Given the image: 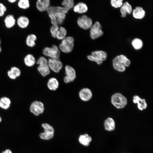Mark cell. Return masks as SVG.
<instances>
[{
  "mask_svg": "<svg viewBox=\"0 0 153 153\" xmlns=\"http://www.w3.org/2000/svg\"><path fill=\"white\" fill-rule=\"evenodd\" d=\"M59 86V82L55 78L52 77L50 78L47 82V86L48 88L51 90H56L58 88Z\"/></svg>",
  "mask_w": 153,
  "mask_h": 153,
  "instance_id": "cell-25",
  "label": "cell"
},
{
  "mask_svg": "<svg viewBox=\"0 0 153 153\" xmlns=\"http://www.w3.org/2000/svg\"><path fill=\"white\" fill-rule=\"evenodd\" d=\"M74 39L71 36L66 37L62 40L59 44L60 50L63 53H68L73 50L74 46Z\"/></svg>",
  "mask_w": 153,
  "mask_h": 153,
  "instance_id": "cell-2",
  "label": "cell"
},
{
  "mask_svg": "<svg viewBox=\"0 0 153 153\" xmlns=\"http://www.w3.org/2000/svg\"><path fill=\"white\" fill-rule=\"evenodd\" d=\"M8 1L11 3H14L17 1L18 0H7Z\"/></svg>",
  "mask_w": 153,
  "mask_h": 153,
  "instance_id": "cell-39",
  "label": "cell"
},
{
  "mask_svg": "<svg viewBox=\"0 0 153 153\" xmlns=\"http://www.w3.org/2000/svg\"><path fill=\"white\" fill-rule=\"evenodd\" d=\"M63 7L68 12L71 9L73 8L74 4V0H63L61 3Z\"/></svg>",
  "mask_w": 153,
  "mask_h": 153,
  "instance_id": "cell-30",
  "label": "cell"
},
{
  "mask_svg": "<svg viewBox=\"0 0 153 153\" xmlns=\"http://www.w3.org/2000/svg\"><path fill=\"white\" fill-rule=\"evenodd\" d=\"M131 63L130 60L124 55H121L115 57L113 60V66L116 70L123 72L126 67L129 66Z\"/></svg>",
  "mask_w": 153,
  "mask_h": 153,
  "instance_id": "cell-1",
  "label": "cell"
},
{
  "mask_svg": "<svg viewBox=\"0 0 153 153\" xmlns=\"http://www.w3.org/2000/svg\"><path fill=\"white\" fill-rule=\"evenodd\" d=\"M79 96L82 101H87L92 98V94L91 90L88 88H84L80 91Z\"/></svg>",
  "mask_w": 153,
  "mask_h": 153,
  "instance_id": "cell-12",
  "label": "cell"
},
{
  "mask_svg": "<svg viewBox=\"0 0 153 153\" xmlns=\"http://www.w3.org/2000/svg\"><path fill=\"white\" fill-rule=\"evenodd\" d=\"M91 55L99 60L102 61L105 60L107 57V53L103 51L97 50L93 51Z\"/></svg>",
  "mask_w": 153,
  "mask_h": 153,
  "instance_id": "cell-28",
  "label": "cell"
},
{
  "mask_svg": "<svg viewBox=\"0 0 153 153\" xmlns=\"http://www.w3.org/2000/svg\"><path fill=\"white\" fill-rule=\"evenodd\" d=\"M77 24L81 28L84 30L90 29L93 25L92 19L86 15L79 16L77 20Z\"/></svg>",
  "mask_w": 153,
  "mask_h": 153,
  "instance_id": "cell-8",
  "label": "cell"
},
{
  "mask_svg": "<svg viewBox=\"0 0 153 153\" xmlns=\"http://www.w3.org/2000/svg\"><path fill=\"white\" fill-rule=\"evenodd\" d=\"M16 22L18 26L20 28L25 29L28 26L29 20L27 17L25 16H21L18 18Z\"/></svg>",
  "mask_w": 153,
  "mask_h": 153,
  "instance_id": "cell-19",
  "label": "cell"
},
{
  "mask_svg": "<svg viewBox=\"0 0 153 153\" xmlns=\"http://www.w3.org/2000/svg\"><path fill=\"white\" fill-rule=\"evenodd\" d=\"M4 23L5 27L7 28L10 29L13 27L16 23V19L12 14L7 15L4 20Z\"/></svg>",
  "mask_w": 153,
  "mask_h": 153,
  "instance_id": "cell-20",
  "label": "cell"
},
{
  "mask_svg": "<svg viewBox=\"0 0 153 153\" xmlns=\"http://www.w3.org/2000/svg\"><path fill=\"white\" fill-rule=\"evenodd\" d=\"M48 14L51 13H54L57 12H60L67 14L68 12L62 6H50L47 10Z\"/></svg>",
  "mask_w": 153,
  "mask_h": 153,
  "instance_id": "cell-27",
  "label": "cell"
},
{
  "mask_svg": "<svg viewBox=\"0 0 153 153\" xmlns=\"http://www.w3.org/2000/svg\"><path fill=\"white\" fill-rule=\"evenodd\" d=\"M88 59L90 60L96 62L98 64H101L103 61L99 60L91 55H88L87 56Z\"/></svg>",
  "mask_w": 153,
  "mask_h": 153,
  "instance_id": "cell-37",
  "label": "cell"
},
{
  "mask_svg": "<svg viewBox=\"0 0 153 153\" xmlns=\"http://www.w3.org/2000/svg\"><path fill=\"white\" fill-rule=\"evenodd\" d=\"M67 31L66 29L62 26L59 27L56 38L58 40H62L66 36Z\"/></svg>",
  "mask_w": 153,
  "mask_h": 153,
  "instance_id": "cell-31",
  "label": "cell"
},
{
  "mask_svg": "<svg viewBox=\"0 0 153 153\" xmlns=\"http://www.w3.org/2000/svg\"><path fill=\"white\" fill-rule=\"evenodd\" d=\"M37 37L34 34H31L28 35L26 37V43L27 45L30 47H33L36 45L35 41Z\"/></svg>",
  "mask_w": 153,
  "mask_h": 153,
  "instance_id": "cell-26",
  "label": "cell"
},
{
  "mask_svg": "<svg viewBox=\"0 0 153 153\" xmlns=\"http://www.w3.org/2000/svg\"><path fill=\"white\" fill-rule=\"evenodd\" d=\"M103 34L100 23L98 22H96L90 28V34L91 38L93 39H96Z\"/></svg>",
  "mask_w": 153,
  "mask_h": 153,
  "instance_id": "cell-10",
  "label": "cell"
},
{
  "mask_svg": "<svg viewBox=\"0 0 153 153\" xmlns=\"http://www.w3.org/2000/svg\"><path fill=\"white\" fill-rule=\"evenodd\" d=\"M21 70L18 67L13 66L7 71V75L10 78L14 80L21 75Z\"/></svg>",
  "mask_w": 153,
  "mask_h": 153,
  "instance_id": "cell-18",
  "label": "cell"
},
{
  "mask_svg": "<svg viewBox=\"0 0 153 153\" xmlns=\"http://www.w3.org/2000/svg\"><path fill=\"white\" fill-rule=\"evenodd\" d=\"M42 53L49 58L58 59L60 56V50L56 45L53 44L51 47H46L43 50Z\"/></svg>",
  "mask_w": 153,
  "mask_h": 153,
  "instance_id": "cell-5",
  "label": "cell"
},
{
  "mask_svg": "<svg viewBox=\"0 0 153 153\" xmlns=\"http://www.w3.org/2000/svg\"><path fill=\"white\" fill-rule=\"evenodd\" d=\"M123 0H110L111 6L116 8H120L124 3Z\"/></svg>",
  "mask_w": 153,
  "mask_h": 153,
  "instance_id": "cell-34",
  "label": "cell"
},
{
  "mask_svg": "<svg viewBox=\"0 0 153 153\" xmlns=\"http://www.w3.org/2000/svg\"><path fill=\"white\" fill-rule=\"evenodd\" d=\"M50 0H37L36 3V8L41 12L47 11L50 6Z\"/></svg>",
  "mask_w": 153,
  "mask_h": 153,
  "instance_id": "cell-13",
  "label": "cell"
},
{
  "mask_svg": "<svg viewBox=\"0 0 153 153\" xmlns=\"http://www.w3.org/2000/svg\"><path fill=\"white\" fill-rule=\"evenodd\" d=\"M1 153H12V152L10 149H7L2 151Z\"/></svg>",
  "mask_w": 153,
  "mask_h": 153,
  "instance_id": "cell-38",
  "label": "cell"
},
{
  "mask_svg": "<svg viewBox=\"0 0 153 153\" xmlns=\"http://www.w3.org/2000/svg\"><path fill=\"white\" fill-rule=\"evenodd\" d=\"M24 61L25 65L29 67L33 66L35 64L36 61L34 56L30 54L25 56L24 58Z\"/></svg>",
  "mask_w": 153,
  "mask_h": 153,
  "instance_id": "cell-22",
  "label": "cell"
},
{
  "mask_svg": "<svg viewBox=\"0 0 153 153\" xmlns=\"http://www.w3.org/2000/svg\"><path fill=\"white\" fill-rule=\"evenodd\" d=\"M131 44L134 48L136 50L141 49L143 46L142 41L138 38H135L133 39L132 41Z\"/></svg>",
  "mask_w": 153,
  "mask_h": 153,
  "instance_id": "cell-33",
  "label": "cell"
},
{
  "mask_svg": "<svg viewBox=\"0 0 153 153\" xmlns=\"http://www.w3.org/2000/svg\"><path fill=\"white\" fill-rule=\"evenodd\" d=\"M133 102L135 104H137L138 109L141 110L146 109L147 105L144 99H142L138 96L135 95L133 97Z\"/></svg>",
  "mask_w": 153,
  "mask_h": 153,
  "instance_id": "cell-16",
  "label": "cell"
},
{
  "mask_svg": "<svg viewBox=\"0 0 153 153\" xmlns=\"http://www.w3.org/2000/svg\"><path fill=\"white\" fill-rule=\"evenodd\" d=\"M73 9L76 13L83 14L86 13L88 10V7L87 5L83 2H80L75 5Z\"/></svg>",
  "mask_w": 153,
  "mask_h": 153,
  "instance_id": "cell-17",
  "label": "cell"
},
{
  "mask_svg": "<svg viewBox=\"0 0 153 153\" xmlns=\"http://www.w3.org/2000/svg\"><path fill=\"white\" fill-rule=\"evenodd\" d=\"M18 7L23 10L29 8L30 7L29 0H18L17 3Z\"/></svg>",
  "mask_w": 153,
  "mask_h": 153,
  "instance_id": "cell-32",
  "label": "cell"
},
{
  "mask_svg": "<svg viewBox=\"0 0 153 153\" xmlns=\"http://www.w3.org/2000/svg\"><path fill=\"white\" fill-rule=\"evenodd\" d=\"M11 101L8 97L3 96L0 98V107L4 110H8L10 107Z\"/></svg>",
  "mask_w": 153,
  "mask_h": 153,
  "instance_id": "cell-23",
  "label": "cell"
},
{
  "mask_svg": "<svg viewBox=\"0 0 153 153\" xmlns=\"http://www.w3.org/2000/svg\"><path fill=\"white\" fill-rule=\"evenodd\" d=\"M65 76L63 78L64 82L66 83L73 81L76 77V72L72 67L67 65L65 67Z\"/></svg>",
  "mask_w": 153,
  "mask_h": 153,
  "instance_id": "cell-9",
  "label": "cell"
},
{
  "mask_svg": "<svg viewBox=\"0 0 153 153\" xmlns=\"http://www.w3.org/2000/svg\"><path fill=\"white\" fill-rule=\"evenodd\" d=\"M112 104L117 109H122L124 108L127 104L126 98L120 93H116L111 97Z\"/></svg>",
  "mask_w": 153,
  "mask_h": 153,
  "instance_id": "cell-3",
  "label": "cell"
},
{
  "mask_svg": "<svg viewBox=\"0 0 153 153\" xmlns=\"http://www.w3.org/2000/svg\"><path fill=\"white\" fill-rule=\"evenodd\" d=\"M132 13L135 18L142 19L145 16L146 12L142 7L137 6L133 9Z\"/></svg>",
  "mask_w": 153,
  "mask_h": 153,
  "instance_id": "cell-15",
  "label": "cell"
},
{
  "mask_svg": "<svg viewBox=\"0 0 153 153\" xmlns=\"http://www.w3.org/2000/svg\"><path fill=\"white\" fill-rule=\"evenodd\" d=\"M48 60L50 69L56 73L59 72L63 67L62 63L59 59L49 58Z\"/></svg>",
  "mask_w": 153,
  "mask_h": 153,
  "instance_id": "cell-11",
  "label": "cell"
},
{
  "mask_svg": "<svg viewBox=\"0 0 153 153\" xmlns=\"http://www.w3.org/2000/svg\"><path fill=\"white\" fill-rule=\"evenodd\" d=\"M2 119L1 117L0 116V123L2 121Z\"/></svg>",
  "mask_w": 153,
  "mask_h": 153,
  "instance_id": "cell-41",
  "label": "cell"
},
{
  "mask_svg": "<svg viewBox=\"0 0 153 153\" xmlns=\"http://www.w3.org/2000/svg\"><path fill=\"white\" fill-rule=\"evenodd\" d=\"M39 66L37 69L41 75L45 77L50 73V69L48 65V60L43 56L39 58L36 61Z\"/></svg>",
  "mask_w": 153,
  "mask_h": 153,
  "instance_id": "cell-4",
  "label": "cell"
},
{
  "mask_svg": "<svg viewBox=\"0 0 153 153\" xmlns=\"http://www.w3.org/2000/svg\"><path fill=\"white\" fill-rule=\"evenodd\" d=\"M7 11V8L2 3L0 2V17L4 16Z\"/></svg>",
  "mask_w": 153,
  "mask_h": 153,
  "instance_id": "cell-36",
  "label": "cell"
},
{
  "mask_svg": "<svg viewBox=\"0 0 153 153\" xmlns=\"http://www.w3.org/2000/svg\"><path fill=\"white\" fill-rule=\"evenodd\" d=\"M58 25H52L50 28V32L52 36L54 38H56V35L59 28Z\"/></svg>",
  "mask_w": 153,
  "mask_h": 153,
  "instance_id": "cell-35",
  "label": "cell"
},
{
  "mask_svg": "<svg viewBox=\"0 0 153 153\" xmlns=\"http://www.w3.org/2000/svg\"><path fill=\"white\" fill-rule=\"evenodd\" d=\"M41 126L44 129V132L39 134L40 139L44 140H48L52 138L54 132L53 128L47 123L42 124Z\"/></svg>",
  "mask_w": 153,
  "mask_h": 153,
  "instance_id": "cell-6",
  "label": "cell"
},
{
  "mask_svg": "<svg viewBox=\"0 0 153 153\" xmlns=\"http://www.w3.org/2000/svg\"><path fill=\"white\" fill-rule=\"evenodd\" d=\"M120 8L121 16L123 17H126L128 14H131L133 9L131 4L127 1L124 2Z\"/></svg>",
  "mask_w": 153,
  "mask_h": 153,
  "instance_id": "cell-14",
  "label": "cell"
},
{
  "mask_svg": "<svg viewBox=\"0 0 153 153\" xmlns=\"http://www.w3.org/2000/svg\"><path fill=\"white\" fill-rule=\"evenodd\" d=\"M1 39L0 38V53L2 51V48L1 46Z\"/></svg>",
  "mask_w": 153,
  "mask_h": 153,
  "instance_id": "cell-40",
  "label": "cell"
},
{
  "mask_svg": "<svg viewBox=\"0 0 153 153\" xmlns=\"http://www.w3.org/2000/svg\"><path fill=\"white\" fill-rule=\"evenodd\" d=\"M78 141L80 144L85 146H88L92 141L91 137L87 134L80 135Z\"/></svg>",
  "mask_w": 153,
  "mask_h": 153,
  "instance_id": "cell-24",
  "label": "cell"
},
{
  "mask_svg": "<svg viewBox=\"0 0 153 153\" xmlns=\"http://www.w3.org/2000/svg\"><path fill=\"white\" fill-rule=\"evenodd\" d=\"M29 110L34 115L38 116L43 113L44 110V105L42 102L35 101L31 103Z\"/></svg>",
  "mask_w": 153,
  "mask_h": 153,
  "instance_id": "cell-7",
  "label": "cell"
},
{
  "mask_svg": "<svg viewBox=\"0 0 153 153\" xmlns=\"http://www.w3.org/2000/svg\"><path fill=\"white\" fill-rule=\"evenodd\" d=\"M104 127L105 130L110 131L114 130L115 128L114 121L111 117H108L104 122Z\"/></svg>",
  "mask_w": 153,
  "mask_h": 153,
  "instance_id": "cell-21",
  "label": "cell"
},
{
  "mask_svg": "<svg viewBox=\"0 0 153 153\" xmlns=\"http://www.w3.org/2000/svg\"><path fill=\"white\" fill-rule=\"evenodd\" d=\"M52 14L54 15L58 25H61L63 23L66 18V14L60 12H57Z\"/></svg>",
  "mask_w": 153,
  "mask_h": 153,
  "instance_id": "cell-29",
  "label": "cell"
}]
</instances>
